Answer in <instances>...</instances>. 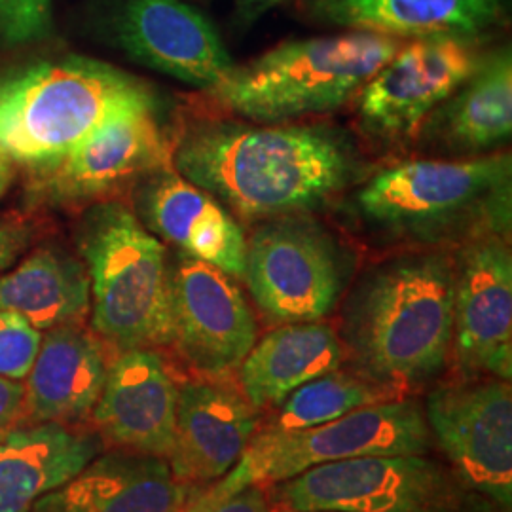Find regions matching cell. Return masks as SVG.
I'll return each instance as SVG.
<instances>
[{
    "label": "cell",
    "mask_w": 512,
    "mask_h": 512,
    "mask_svg": "<svg viewBox=\"0 0 512 512\" xmlns=\"http://www.w3.org/2000/svg\"><path fill=\"white\" fill-rule=\"evenodd\" d=\"M171 167L243 222L311 215L365 181L370 167L330 124L198 120L173 141Z\"/></svg>",
    "instance_id": "6da1fadb"
},
{
    "label": "cell",
    "mask_w": 512,
    "mask_h": 512,
    "mask_svg": "<svg viewBox=\"0 0 512 512\" xmlns=\"http://www.w3.org/2000/svg\"><path fill=\"white\" fill-rule=\"evenodd\" d=\"M454 266L446 249L385 258L355 281L340 340L357 372L391 389L427 384L448 365Z\"/></svg>",
    "instance_id": "7a4b0ae2"
},
{
    "label": "cell",
    "mask_w": 512,
    "mask_h": 512,
    "mask_svg": "<svg viewBox=\"0 0 512 512\" xmlns=\"http://www.w3.org/2000/svg\"><path fill=\"white\" fill-rule=\"evenodd\" d=\"M351 211L368 232L420 249L459 247L511 234L509 152L475 158L412 160L355 186Z\"/></svg>",
    "instance_id": "3957f363"
},
{
    "label": "cell",
    "mask_w": 512,
    "mask_h": 512,
    "mask_svg": "<svg viewBox=\"0 0 512 512\" xmlns=\"http://www.w3.org/2000/svg\"><path fill=\"white\" fill-rule=\"evenodd\" d=\"M147 84L90 57L42 61L0 80V148L42 167L65 156L120 112L154 107Z\"/></svg>",
    "instance_id": "277c9868"
},
{
    "label": "cell",
    "mask_w": 512,
    "mask_h": 512,
    "mask_svg": "<svg viewBox=\"0 0 512 512\" xmlns=\"http://www.w3.org/2000/svg\"><path fill=\"white\" fill-rule=\"evenodd\" d=\"M404 40L365 31L291 40L234 67L207 95L255 124H287L342 109Z\"/></svg>",
    "instance_id": "5b68a950"
},
{
    "label": "cell",
    "mask_w": 512,
    "mask_h": 512,
    "mask_svg": "<svg viewBox=\"0 0 512 512\" xmlns=\"http://www.w3.org/2000/svg\"><path fill=\"white\" fill-rule=\"evenodd\" d=\"M90 275L95 334L120 351L171 344V264L156 238L120 200L97 202L80 230Z\"/></svg>",
    "instance_id": "8992f818"
},
{
    "label": "cell",
    "mask_w": 512,
    "mask_h": 512,
    "mask_svg": "<svg viewBox=\"0 0 512 512\" xmlns=\"http://www.w3.org/2000/svg\"><path fill=\"white\" fill-rule=\"evenodd\" d=\"M433 437L420 403L391 399L300 431H256L219 484L190 497L183 512H211L260 482H283L311 467L366 456H425Z\"/></svg>",
    "instance_id": "52a82bcc"
},
{
    "label": "cell",
    "mask_w": 512,
    "mask_h": 512,
    "mask_svg": "<svg viewBox=\"0 0 512 512\" xmlns=\"http://www.w3.org/2000/svg\"><path fill=\"white\" fill-rule=\"evenodd\" d=\"M355 272V253L311 215L256 222L247 238L243 281L274 325L330 315Z\"/></svg>",
    "instance_id": "ba28073f"
},
{
    "label": "cell",
    "mask_w": 512,
    "mask_h": 512,
    "mask_svg": "<svg viewBox=\"0 0 512 512\" xmlns=\"http://www.w3.org/2000/svg\"><path fill=\"white\" fill-rule=\"evenodd\" d=\"M289 511L475 512L459 476L425 456H366L311 467L272 488Z\"/></svg>",
    "instance_id": "9c48e42d"
},
{
    "label": "cell",
    "mask_w": 512,
    "mask_h": 512,
    "mask_svg": "<svg viewBox=\"0 0 512 512\" xmlns=\"http://www.w3.org/2000/svg\"><path fill=\"white\" fill-rule=\"evenodd\" d=\"M484 40L440 35L403 44L357 95L366 137L393 147L416 141L429 114L480 67Z\"/></svg>",
    "instance_id": "30bf717a"
},
{
    "label": "cell",
    "mask_w": 512,
    "mask_h": 512,
    "mask_svg": "<svg viewBox=\"0 0 512 512\" xmlns=\"http://www.w3.org/2000/svg\"><path fill=\"white\" fill-rule=\"evenodd\" d=\"M423 412L459 480L501 511H511V382L465 378L440 385L429 393Z\"/></svg>",
    "instance_id": "8fae6325"
},
{
    "label": "cell",
    "mask_w": 512,
    "mask_h": 512,
    "mask_svg": "<svg viewBox=\"0 0 512 512\" xmlns=\"http://www.w3.org/2000/svg\"><path fill=\"white\" fill-rule=\"evenodd\" d=\"M173 141L156 105L124 110L52 164L35 167L37 188L59 203L105 202L171 167Z\"/></svg>",
    "instance_id": "7c38bea8"
},
{
    "label": "cell",
    "mask_w": 512,
    "mask_h": 512,
    "mask_svg": "<svg viewBox=\"0 0 512 512\" xmlns=\"http://www.w3.org/2000/svg\"><path fill=\"white\" fill-rule=\"evenodd\" d=\"M452 359L463 378H512V253L507 238L456 247Z\"/></svg>",
    "instance_id": "4fadbf2b"
},
{
    "label": "cell",
    "mask_w": 512,
    "mask_h": 512,
    "mask_svg": "<svg viewBox=\"0 0 512 512\" xmlns=\"http://www.w3.org/2000/svg\"><path fill=\"white\" fill-rule=\"evenodd\" d=\"M171 344L205 376L236 370L256 344L255 313L230 275L181 256L171 266Z\"/></svg>",
    "instance_id": "5bb4252c"
},
{
    "label": "cell",
    "mask_w": 512,
    "mask_h": 512,
    "mask_svg": "<svg viewBox=\"0 0 512 512\" xmlns=\"http://www.w3.org/2000/svg\"><path fill=\"white\" fill-rule=\"evenodd\" d=\"M112 33L137 63L205 92L236 67L211 21L183 0H116Z\"/></svg>",
    "instance_id": "9a60e30c"
},
{
    "label": "cell",
    "mask_w": 512,
    "mask_h": 512,
    "mask_svg": "<svg viewBox=\"0 0 512 512\" xmlns=\"http://www.w3.org/2000/svg\"><path fill=\"white\" fill-rule=\"evenodd\" d=\"M179 385L154 349L120 351L93 406L97 429L129 452L169 459L175 448Z\"/></svg>",
    "instance_id": "2e32d148"
},
{
    "label": "cell",
    "mask_w": 512,
    "mask_h": 512,
    "mask_svg": "<svg viewBox=\"0 0 512 512\" xmlns=\"http://www.w3.org/2000/svg\"><path fill=\"white\" fill-rule=\"evenodd\" d=\"M137 203L141 222L156 238L232 279H243L245 230L209 192L186 181L173 167H164L143 179Z\"/></svg>",
    "instance_id": "e0dca14e"
},
{
    "label": "cell",
    "mask_w": 512,
    "mask_h": 512,
    "mask_svg": "<svg viewBox=\"0 0 512 512\" xmlns=\"http://www.w3.org/2000/svg\"><path fill=\"white\" fill-rule=\"evenodd\" d=\"M258 412L243 393L211 382L179 387L175 448L167 459L183 484L228 475L258 431Z\"/></svg>",
    "instance_id": "ac0fdd59"
},
{
    "label": "cell",
    "mask_w": 512,
    "mask_h": 512,
    "mask_svg": "<svg viewBox=\"0 0 512 512\" xmlns=\"http://www.w3.org/2000/svg\"><path fill=\"white\" fill-rule=\"evenodd\" d=\"M512 135L511 46L488 50L480 67L429 114L416 141L448 158L499 152Z\"/></svg>",
    "instance_id": "d6986e66"
},
{
    "label": "cell",
    "mask_w": 512,
    "mask_h": 512,
    "mask_svg": "<svg viewBox=\"0 0 512 512\" xmlns=\"http://www.w3.org/2000/svg\"><path fill=\"white\" fill-rule=\"evenodd\" d=\"M190 495L167 459L120 452L92 459L31 512H183Z\"/></svg>",
    "instance_id": "ffe728a7"
},
{
    "label": "cell",
    "mask_w": 512,
    "mask_h": 512,
    "mask_svg": "<svg viewBox=\"0 0 512 512\" xmlns=\"http://www.w3.org/2000/svg\"><path fill=\"white\" fill-rule=\"evenodd\" d=\"M311 18L384 37L488 38L505 23L507 0H302Z\"/></svg>",
    "instance_id": "44dd1931"
},
{
    "label": "cell",
    "mask_w": 512,
    "mask_h": 512,
    "mask_svg": "<svg viewBox=\"0 0 512 512\" xmlns=\"http://www.w3.org/2000/svg\"><path fill=\"white\" fill-rule=\"evenodd\" d=\"M109 363L99 338L78 325L48 330L25 385V416L35 423L86 418L107 380Z\"/></svg>",
    "instance_id": "7402d4cb"
},
{
    "label": "cell",
    "mask_w": 512,
    "mask_h": 512,
    "mask_svg": "<svg viewBox=\"0 0 512 512\" xmlns=\"http://www.w3.org/2000/svg\"><path fill=\"white\" fill-rule=\"evenodd\" d=\"M101 439L65 423L14 427L0 437V512H31L40 497L78 475Z\"/></svg>",
    "instance_id": "603a6c76"
},
{
    "label": "cell",
    "mask_w": 512,
    "mask_h": 512,
    "mask_svg": "<svg viewBox=\"0 0 512 512\" xmlns=\"http://www.w3.org/2000/svg\"><path fill=\"white\" fill-rule=\"evenodd\" d=\"M346 359L330 325L291 323L268 332L238 366L241 393L258 408L281 404L311 380L338 370Z\"/></svg>",
    "instance_id": "cb8c5ba5"
},
{
    "label": "cell",
    "mask_w": 512,
    "mask_h": 512,
    "mask_svg": "<svg viewBox=\"0 0 512 512\" xmlns=\"http://www.w3.org/2000/svg\"><path fill=\"white\" fill-rule=\"evenodd\" d=\"M90 304L86 264L59 251L40 249L0 277V310L18 313L40 332L78 325Z\"/></svg>",
    "instance_id": "d4e9b609"
},
{
    "label": "cell",
    "mask_w": 512,
    "mask_h": 512,
    "mask_svg": "<svg viewBox=\"0 0 512 512\" xmlns=\"http://www.w3.org/2000/svg\"><path fill=\"white\" fill-rule=\"evenodd\" d=\"M397 399V391L365 376L334 370L298 387L264 429L300 431L338 420L353 410Z\"/></svg>",
    "instance_id": "484cf974"
},
{
    "label": "cell",
    "mask_w": 512,
    "mask_h": 512,
    "mask_svg": "<svg viewBox=\"0 0 512 512\" xmlns=\"http://www.w3.org/2000/svg\"><path fill=\"white\" fill-rule=\"evenodd\" d=\"M42 332L18 313L0 310V376L10 380L27 378L37 359Z\"/></svg>",
    "instance_id": "4316f807"
},
{
    "label": "cell",
    "mask_w": 512,
    "mask_h": 512,
    "mask_svg": "<svg viewBox=\"0 0 512 512\" xmlns=\"http://www.w3.org/2000/svg\"><path fill=\"white\" fill-rule=\"evenodd\" d=\"M50 29L52 0H0V44H29Z\"/></svg>",
    "instance_id": "83f0119b"
},
{
    "label": "cell",
    "mask_w": 512,
    "mask_h": 512,
    "mask_svg": "<svg viewBox=\"0 0 512 512\" xmlns=\"http://www.w3.org/2000/svg\"><path fill=\"white\" fill-rule=\"evenodd\" d=\"M25 416V385L0 376V437Z\"/></svg>",
    "instance_id": "f1b7e54d"
},
{
    "label": "cell",
    "mask_w": 512,
    "mask_h": 512,
    "mask_svg": "<svg viewBox=\"0 0 512 512\" xmlns=\"http://www.w3.org/2000/svg\"><path fill=\"white\" fill-rule=\"evenodd\" d=\"M211 512H270V509L264 492L258 486H251L230 497L228 501L220 503L219 507H215Z\"/></svg>",
    "instance_id": "f546056e"
},
{
    "label": "cell",
    "mask_w": 512,
    "mask_h": 512,
    "mask_svg": "<svg viewBox=\"0 0 512 512\" xmlns=\"http://www.w3.org/2000/svg\"><path fill=\"white\" fill-rule=\"evenodd\" d=\"M25 236L12 224H0V270L6 268L23 247Z\"/></svg>",
    "instance_id": "4dcf8cb0"
},
{
    "label": "cell",
    "mask_w": 512,
    "mask_h": 512,
    "mask_svg": "<svg viewBox=\"0 0 512 512\" xmlns=\"http://www.w3.org/2000/svg\"><path fill=\"white\" fill-rule=\"evenodd\" d=\"M236 2H238L239 12L243 14V18L251 21V19L266 14L270 8H274L285 0H236Z\"/></svg>",
    "instance_id": "1f68e13d"
},
{
    "label": "cell",
    "mask_w": 512,
    "mask_h": 512,
    "mask_svg": "<svg viewBox=\"0 0 512 512\" xmlns=\"http://www.w3.org/2000/svg\"><path fill=\"white\" fill-rule=\"evenodd\" d=\"M12 177H14V160L0 148V196L12 183Z\"/></svg>",
    "instance_id": "d6a6232c"
},
{
    "label": "cell",
    "mask_w": 512,
    "mask_h": 512,
    "mask_svg": "<svg viewBox=\"0 0 512 512\" xmlns=\"http://www.w3.org/2000/svg\"><path fill=\"white\" fill-rule=\"evenodd\" d=\"M281 512H332V511H289V509H283Z\"/></svg>",
    "instance_id": "836d02e7"
}]
</instances>
